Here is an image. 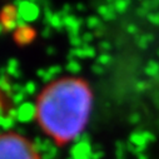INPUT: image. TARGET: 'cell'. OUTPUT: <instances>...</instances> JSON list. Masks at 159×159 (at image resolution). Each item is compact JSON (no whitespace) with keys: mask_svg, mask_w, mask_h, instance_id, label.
Segmentation results:
<instances>
[{"mask_svg":"<svg viewBox=\"0 0 159 159\" xmlns=\"http://www.w3.org/2000/svg\"><path fill=\"white\" fill-rule=\"evenodd\" d=\"M93 107L89 84L82 78L64 76L39 94L35 118L42 130L57 144L70 143L88 125Z\"/></svg>","mask_w":159,"mask_h":159,"instance_id":"cell-1","label":"cell"},{"mask_svg":"<svg viewBox=\"0 0 159 159\" xmlns=\"http://www.w3.org/2000/svg\"><path fill=\"white\" fill-rule=\"evenodd\" d=\"M0 159H40V155L26 137L8 132L0 134Z\"/></svg>","mask_w":159,"mask_h":159,"instance_id":"cell-2","label":"cell"}]
</instances>
